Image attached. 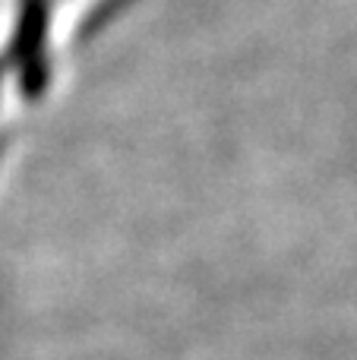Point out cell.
I'll list each match as a JSON object with an SVG mask.
<instances>
[{
    "label": "cell",
    "mask_w": 357,
    "mask_h": 360,
    "mask_svg": "<svg viewBox=\"0 0 357 360\" xmlns=\"http://www.w3.org/2000/svg\"><path fill=\"white\" fill-rule=\"evenodd\" d=\"M51 0H16V25L10 41V63L16 70L19 92L41 98L51 82Z\"/></svg>",
    "instance_id": "1"
},
{
    "label": "cell",
    "mask_w": 357,
    "mask_h": 360,
    "mask_svg": "<svg viewBox=\"0 0 357 360\" xmlns=\"http://www.w3.org/2000/svg\"><path fill=\"white\" fill-rule=\"evenodd\" d=\"M0 155H4V139H0Z\"/></svg>",
    "instance_id": "3"
},
{
    "label": "cell",
    "mask_w": 357,
    "mask_h": 360,
    "mask_svg": "<svg viewBox=\"0 0 357 360\" xmlns=\"http://www.w3.org/2000/svg\"><path fill=\"white\" fill-rule=\"evenodd\" d=\"M0 82H4V63H0Z\"/></svg>",
    "instance_id": "2"
}]
</instances>
